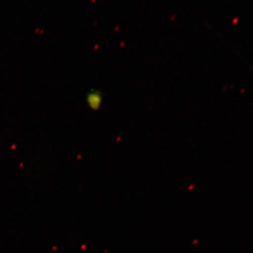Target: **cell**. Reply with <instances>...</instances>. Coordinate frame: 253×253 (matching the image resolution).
I'll return each instance as SVG.
<instances>
[{
    "instance_id": "6da1fadb",
    "label": "cell",
    "mask_w": 253,
    "mask_h": 253,
    "mask_svg": "<svg viewBox=\"0 0 253 253\" xmlns=\"http://www.w3.org/2000/svg\"><path fill=\"white\" fill-rule=\"evenodd\" d=\"M86 105L93 111L100 110L103 102V95L101 91L96 89H91L85 95Z\"/></svg>"
}]
</instances>
